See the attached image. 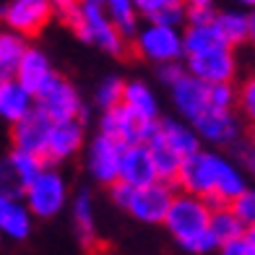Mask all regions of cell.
I'll list each match as a JSON object with an SVG mask.
<instances>
[{
  "instance_id": "f546056e",
  "label": "cell",
  "mask_w": 255,
  "mask_h": 255,
  "mask_svg": "<svg viewBox=\"0 0 255 255\" xmlns=\"http://www.w3.org/2000/svg\"><path fill=\"white\" fill-rule=\"evenodd\" d=\"M123 86H125V78L123 76H104L97 89H94V104H97V110L99 112H107L112 107H120V102H123Z\"/></svg>"
},
{
  "instance_id": "9c48e42d",
  "label": "cell",
  "mask_w": 255,
  "mask_h": 255,
  "mask_svg": "<svg viewBox=\"0 0 255 255\" xmlns=\"http://www.w3.org/2000/svg\"><path fill=\"white\" fill-rule=\"evenodd\" d=\"M52 21V0H10L3 8L5 31H13L26 42L47 29Z\"/></svg>"
},
{
  "instance_id": "7a4b0ae2",
  "label": "cell",
  "mask_w": 255,
  "mask_h": 255,
  "mask_svg": "<svg viewBox=\"0 0 255 255\" xmlns=\"http://www.w3.org/2000/svg\"><path fill=\"white\" fill-rule=\"evenodd\" d=\"M208 216H211V206L201 198L185 193H175L169 203V211L164 216V229L177 245L190 253V255H208L219 250L214 237L208 235Z\"/></svg>"
},
{
  "instance_id": "277c9868",
  "label": "cell",
  "mask_w": 255,
  "mask_h": 255,
  "mask_svg": "<svg viewBox=\"0 0 255 255\" xmlns=\"http://www.w3.org/2000/svg\"><path fill=\"white\" fill-rule=\"evenodd\" d=\"M34 107H37L50 123H71L78 120L86 125V102L76 89L73 81L57 73L47 86H44L37 97H34Z\"/></svg>"
},
{
  "instance_id": "52a82bcc",
  "label": "cell",
  "mask_w": 255,
  "mask_h": 255,
  "mask_svg": "<svg viewBox=\"0 0 255 255\" xmlns=\"http://www.w3.org/2000/svg\"><path fill=\"white\" fill-rule=\"evenodd\" d=\"M193 130L198 135L201 146L208 143L219 148H232L237 141L245 138V120L237 115V110H211L208 107L198 120H193Z\"/></svg>"
},
{
  "instance_id": "2e32d148",
  "label": "cell",
  "mask_w": 255,
  "mask_h": 255,
  "mask_svg": "<svg viewBox=\"0 0 255 255\" xmlns=\"http://www.w3.org/2000/svg\"><path fill=\"white\" fill-rule=\"evenodd\" d=\"M50 125L52 123L34 107L26 118H21L18 123L10 125V143H13V151L42 156L44 154V143H47Z\"/></svg>"
},
{
  "instance_id": "ab89813d",
  "label": "cell",
  "mask_w": 255,
  "mask_h": 255,
  "mask_svg": "<svg viewBox=\"0 0 255 255\" xmlns=\"http://www.w3.org/2000/svg\"><path fill=\"white\" fill-rule=\"evenodd\" d=\"M130 188H128V185H123V182H115L112 188H110V201L118 206V208H123L125 211V206H128V201H130Z\"/></svg>"
},
{
  "instance_id": "7c38bea8",
  "label": "cell",
  "mask_w": 255,
  "mask_h": 255,
  "mask_svg": "<svg viewBox=\"0 0 255 255\" xmlns=\"http://www.w3.org/2000/svg\"><path fill=\"white\" fill-rule=\"evenodd\" d=\"M175 193H177L175 185L154 182V185H148V188L133 190L125 211L141 224H161L167 211H169V203L175 198Z\"/></svg>"
},
{
  "instance_id": "e0dca14e",
  "label": "cell",
  "mask_w": 255,
  "mask_h": 255,
  "mask_svg": "<svg viewBox=\"0 0 255 255\" xmlns=\"http://www.w3.org/2000/svg\"><path fill=\"white\" fill-rule=\"evenodd\" d=\"M118 182L128 185L130 190H141V188H148V185L159 182L156 172H154V161H151V154H148L146 143L125 146L123 159H120Z\"/></svg>"
},
{
  "instance_id": "60d3db41",
  "label": "cell",
  "mask_w": 255,
  "mask_h": 255,
  "mask_svg": "<svg viewBox=\"0 0 255 255\" xmlns=\"http://www.w3.org/2000/svg\"><path fill=\"white\" fill-rule=\"evenodd\" d=\"M5 78H8V76H5L3 71H0V84H3V81H5Z\"/></svg>"
},
{
  "instance_id": "8d00e7d4",
  "label": "cell",
  "mask_w": 255,
  "mask_h": 255,
  "mask_svg": "<svg viewBox=\"0 0 255 255\" xmlns=\"http://www.w3.org/2000/svg\"><path fill=\"white\" fill-rule=\"evenodd\" d=\"M237 115L240 118H255V81L248 78L237 89Z\"/></svg>"
},
{
  "instance_id": "1f68e13d",
  "label": "cell",
  "mask_w": 255,
  "mask_h": 255,
  "mask_svg": "<svg viewBox=\"0 0 255 255\" xmlns=\"http://www.w3.org/2000/svg\"><path fill=\"white\" fill-rule=\"evenodd\" d=\"M219 5L214 0H188L185 3V26H206L214 24Z\"/></svg>"
},
{
  "instance_id": "f1b7e54d",
  "label": "cell",
  "mask_w": 255,
  "mask_h": 255,
  "mask_svg": "<svg viewBox=\"0 0 255 255\" xmlns=\"http://www.w3.org/2000/svg\"><path fill=\"white\" fill-rule=\"evenodd\" d=\"M31 42H26L24 37H18V34L13 31H0V71H3L5 76H13L18 60L24 57L26 47Z\"/></svg>"
},
{
  "instance_id": "b9f144b4",
  "label": "cell",
  "mask_w": 255,
  "mask_h": 255,
  "mask_svg": "<svg viewBox=\"0 0 255 255\" xmlns=\"http://www.w3.org/2000/svg\"><path fill=\"white\" fill-rule=\"evenodd\" d=\"M3 8H5V5H3V3H0V21H3Z\"/></svg>"
},
{
  "instance_id": "5b68a950",
  "label": "cell",
  "mask_w": 255,
  "mask_h": 255,
  "mask_svg": "<svg viewBox=\"0 0 255 255\" xmlns=\"http://www.w3.org/2000/svg\"><path fill=\"white\" fill-rule=\"evenodd\" d=\"M130 50L135 57L151 63V65H169L182 63V29L156 26V24H141L130 39Z\"/></svg>"
},
{
  "instance_id": "d590c367",
  "label": "cell",
  "mask_w": 255,
  "mask_h": 255,
  "mask_svg": "<svg viewBox=\"0 0 255 255\" xmlns=\"http://www.w3.org/2000/svg\"><path fill=\"white\" fill-rule=\"evenodd\" d=\"M219 255H255V229H245L240 237L219 245Z\"/></svg>"
},
{
  "instance_id": "d4e9b609",
  "label": "cell",
  "mask_w": 255,
  "mask_h": 255,
  "mask_svg": "<svg viewBox=\"0 0 255 255\" xmlns=\"http://www.w3.org/2000/svg\"><path fill=\"white\" fill-rule=\"evenodd\" d=\"M104 13H107L112 29L125 42H130L133 34L138 31V26H141V16L135 10V0H107L104 3Z\"/></svg>"
},
{
  "instance_id": "8992f818",
  "label": "cell",
  "mask_w": 255,
  "mask_h": 255,
  "mask_svg": "<svg viewBox=\"0 0 255 255\" xmlns=\"http://www.w3.org/2000/svg\"><path fill=\"white\" fill-rule=\"evenodd\" d=\"M78 5H81V29L76 37L94 44L104 55L123 57L128 52V42L112 29L102 0H78Z\"/></svg>"
},
{
  "instance_id": "e575fe53",
  "label": "cell",
  "mask_w": 255,
  "mask_h": 255,
  "mask_svg": "<svg viewBox=\"0 0 255 255\" xmlns=\"http://www.w3.org/2000/svg\"><path fill=\"white\" fill-rule=\"evenodd\" d=\"M21 193H24V182L13 172L8 156H3L0 159V198H21Z\"/></svg>"
},
{
  "instance_id": "ffe728a7",
  "label": "cell",
  "mask_w": 255,
  "mask_h": 255,
  "mask_svg": "<svg viewBox=\"0 0 255 255\" xmlns=\"http://www.w3.org/2000/svg\"><path fill=\"white\" fill-rule=\"evenodd\" d=\"M120 104L130 115H135L138 120H143V123H156L161 118V107H159L156 91L148 86L143 78L125 81V86H123V102Z\"/></svg>"
},
{
  "instance_id": "44dd1931",
  "label": "cell",
  "mask_w": 255,
  "mask_h": 255,
  "mask_svg": "<svg viewBox=\"0 0 255 255\" xmlns=\"http://www.w3.org/2000/svg\"><path fill=\"white\" fill-rule=\"evenodd\" d=\"M71 222L73 232L81 242V248L91 250L97 245V206H94V195L91 190H78L71 201Z\"/></svg>"
},
{
  "instance_id": "74e56055",
  "label": "cell",
  "mask_w": 255,
  "mask_h": 255,
  "mask_svg": "<svg viewBox=\"0 0 255 255\" xmlns=\"http://www.w3.org/2000/svg\"><path fill=\"white\" fill-rule=\"evenodd\" d=\"M229 151L235 154V156H229V159L235 161V164H237L242 172H245V175H248V172H253V167H255V154H253V143L248 141V138L237 141L235 146L229 148Z\"/></svg>"
},
{
  "instance_id": "603a6c76",
  "label": "cell",
  "mask_w": 255,
  "mask_h": 255,
  "mask_svg": "<svg viewBox=\"0 0 255 255\" xmlns=\"http://www.w3.org/2000/svg\"><path fill=\"white\" fill-rule=\"evenodd\" d=\"M141 24H156L169 29L185 26V3L182 0H135Z\"/></svg>"
},
{
  "instance_id": "5bb4252c",
  "label": "cell",
  "mask_w": 255,
  "mask_h": 255,
  "mask_svg": "<svg viewBox=\"0 0 255 255\" xmlns=\"http://www.w3.org/2000/svg\"><path fill=\"white\" fill-rule=\"evenodd\" d=\"M55 76H57V71H55L52 60L47 57V52L39 50L37 44H29L24 57L18 60V65H16V71H13V76H10V78H16L31 97H37Z\"/></svg>"
},
{
  "instance_id": "8fae6325",
  "label": "cell",
  "mask_w": 255,
  "mask_h": 255,
  "mask_svg": "<svg viewBox=\"0 0 255 255\" xmlns=\"http://www.w3.org/2000/svg\"><path fill=\"white\" fill-rule=\"evenodd\" d=\"M99 135H107L112 141H118L123 146H135V143H148L156 133V123H143L135 115H130L123 104L112 107L107 112H99Z\"/></svg>"
},
{
  "instance_id": "4dcf8cb0",
  "label": "cell",
  "mask_w": 255,
  "mask_h": 255,
  "mask_svg": "<svg viewBox=\"0 0 255 255\" xmlns=\"http://www.w3.org/2000/svg\"><path fill=\"white\" fill-rule=\"evenodd\" d=\"M5 156H8V161H10V167H13V172L18 175V180L24 182V188H26V185H29L34 177L39 175V172H42L44 167H47L42 156L24 154V151H13V148H10V151H8Z\"/></svg>"
},
{
  "instance_id": "9a60e30c",
  "label": "cell",
  "mask_w": 255,
  "mask_h": 255,
  "mask_svg": "<svg viewBox=\"0 0 255 255\" xmlns=\"http://www.w3.org/2000/svg\"><path fill=\"white\" fill-rule=\"evenodd\" d=\"M169 99H172V107L177 110L180 120L193 123L208 110V86L185 73L177 84L169 86Z\"/></svg>"
},
{
  "instance_id": "83f0119b",
  "label": "cell",
  "mask_w": 255,
  "mask_h": 255,
  "mask_svg": "<svg viewBox=\"0 0 255 255\" xmlns=\"http://www.w3.org/2000/svg\"><path fill=\"white\" fill-rule=\"evenodd\" d=\"M245 227H242L235 214L229 211V206H214L211 208V216H208V235L214 237L216 245H224V242L240 237Z\"/></svg>"
},
{
  "instance_id": "d6a6232c",
  "label": "cell",
  "mask_w": 255,
  "mask_h": 255,
  "mask_svg": "<svg viewBox=\"0 0 255 255\" xmlns=\"http://www.w3.org/2000/svg\"><path fill=\"white\" fill-rule=\"evenodd\" d=\"M229 211L235 214V219L245 229H253L255 227V193H253V188H248L245 193H240L237 198L229 203Z\"/></svg>"
},
{
  "instance_id": "cb8c5ba5",
  "label": "cell",
  "mask_w": 255,
  "mask_h": 255,
  "mask_svg": "<svg viewBox=\"0 0 255 255\" xmlns=\"http://www.w3.org/2000/svg\"><path fill=\"white\" fill-rule=\"evenodd\" d=\"M31 110H34V97L16 78L8 76L3 84H0V118L8 125H13L21 118H26Z\"/></svg>"
},
{
  "instance_id": "3957f363",
  "label": "cell",
  "mask_w": 255,
  "mask_h": 255,
  "mask_svg": "<svg viewBox=\"0 0 255 255\" xmlns=\"http://www.w3.org/2000/svg\"><path fill=\"white\" fill-rule=\"evenodd\" d=\"M21 201L26 203L31 219H44V222H47V219L60 216L68 208V203H71V185H68V177L57 167H44L24 188Z\"/></svg>"
},
{
  "instance_id": "484cf974",
  "label": "cell",
  "mask_w": 255,
  "mask_h": 255,
  "mask_svg": "<svg viewBox=\"0 0 255 255\" xmlns=\"http://www.w3.org/2000/svg\"><path fill=\"white\" fill-rule=\"evenodd\" d=\"M227 44L222 42L219 31L214 24H206V26H185L182 31V55L185 57H193V55H203V52H211V50H222ZM182 57V60H185Z\"/></svg>"
},
{
  "instance_id": "4fadbf2b",
  "label": "cell",
  "mask_w": 255,
  "mask_h": 255,
  "mask_svg": "<svg viewBox=\"0 0 255 255\" xmlns=\"http://www.w3.org/2000/svg\"><path fill=\"white\" fill-rule=\"evenodd\" d=\"M86 146V125L71 120V123H52L47 133V143H44V164L57 167L63 161L78 156Z\"/></svg>"
},
{
  "instance_id": "4316f807",
  "label": "cell",
  "mask_w": 255,
  "mask_h": 255,
  "mask_svg": "<svg viewBox=\"0 0 255 255\" xmlns=\"http://www.w3.org/2000/svg\"><path fill=\"white\" fill-rule=\"evenodd\" d=\"M146 146H148V154H151V161H154L156 180L167 182V185H175V177L182 167V159L172 151V148H167L161 141H156V138H151Z\"/></svg>"
},
{
  "instance_id": "d6986e66",
  "label": "cell",
  "mask_w": 255,
  "mask_h": 255,
  "mask_svg": "<svg viewBox=\"0 0 255 255\" xmlns=\"http://www.w3.org/2000/svg\"><path fill=\"white\" fill-rule=\"evenodd\" d=\"M154 138L161 141L167 148H172L180 159H188V156H193L195 151L203 148L190 123H185L180 118H167V115H161V118L156 120Z\"/></svg>"
},
{
  "instance_id": "f35d334b",
  "label": "cell",
  "mask_w": 255,
  "mask_h": 255,
  "mask_svg": "<svg viewBox=\"0 0 255 255\" xmlns=\"http://www.w3.org/2000/svg\"><path fill=\"white\" fill-rule=\"evenodd\" d=\"M182 76H185V65H182V63H169V65H159V68H156L159 84H164L167 89H169L172 84H177Z\"/></svg>"
},
{
  "instance_id": "ba28073f",
  "label": "cell",
  "mask_w": 255,
  "mask_h": 255,
  "mask_svg": "<svg viewBox=\"0 0 255 255\" xmlns=\"http://www.w3.org/2000/svg\"><path fill=\"white\" fill-rule=\"evenodd\" d=\"M125 146L112 141L107 135H94L91 141H86L84 146V167L89 172V177L97 185H104V188H112L118 182L120 175V159H123Z\"/></svg>"
},
{
  "instance_id": "6da1fadb",
  "label": "cell",
  "mask_w": 255,
  "mask_h": 255,
  "mask_svg": "<svg viewBox=\"0 0 255 255\" xmlns=\"http://www.w3.org/2000/svg\"><path fill=\"white\" fill-rule=\"evenodd\" d=\"M175 190L201 198L208 206H229L240 193L248 190V175L227 154L214 148H201L193 156L182 159L175 177Z\"/></svg>"
},
{
  "instance_id": "30bf717a",
  "label": "cell",
  "mask_w": 255,
  "mask_h": 255,
  "mask_svg": "<svg viewBox=\"0 0 255 255\" xmlns=\"http://www.w3.org/2000/svg\"><path fill=\"white\" fill-rule=\"evenodd\" d=\"M185 73L198 78L206 86H216V84H235V78L240 73V60L235 50L222 47V50H211L203 55H193L185 57Z\"/></svg>"
},
{
  "instance_id": "ac0fdd59",
  "label": "cell",
  "mask_w": 255,
  "mask_h": 255,
  "mask_svg": "<svg viewBox=\"0 0 255 255\" xmlns=\"http://www.w3.org/2000/svg\"><path fill=\"white\" fill-rule=\"evenodd\" d=\"M214 26L219 31L222 42L229 50L248 44L255 37V13L253 10H242V8H219Z\"/></svg>"
},
{
  "instance_id": "836d02e7",
  "label": "cell",
  "mask_w": 255,
  "mask_h": 255,
  "mask_svg": "<svg viewBox=\"0 0 255 255\" xmlns=\"http://www.w3.org/2000/svg\"><path fill=\"white\" fill-rule=\"evenodd\" d=\"M208 107L211 110H237V86L235 84L208 86Z\"/></svg>"
},
{
  "instance_id": "7402d4cb",
  "label": "cell",
  "mask_w": 255,
  "mask_h": 255,
  "mask_svg": "<svg viewBox=\"0 0 255 255\" xmlns=\"http://www.w3.org/2000/svg\"><path fill=\"white\" fill-rule=\"evenodd\" d=\"M34 219L21 198H0V240L24 242L31 237Z\"/></svg>"
}]
</instances>
